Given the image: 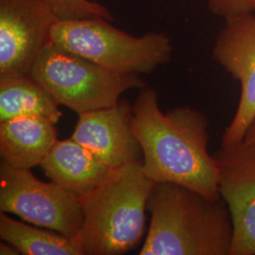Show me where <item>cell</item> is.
I'll return each instance as SVG.
<instances>
[{
	"label": "cell",
	"mask_w": 255,
	"mask_h": 255,
	"mask_svg": "<svg viewBox=\"0 0 255 255\" xmlns=\"http://www.w3.org/2000/svg\"><path fill=\"white\" fill-rule=\"evenodd\" d=\"M208 125L201 112L188 106L163 113L157 93L141 89L132 106V128L146 176L156 183H178L220 199L219 166L208 151Z\"/></svg>",
	"instance_id": "cell-1"
},
{
	"label": "cell",
	"mask_w": 255,
	"mask_h": 255,
	"mask_svg": "<svg viewBox=\"0 0 255 255\" xmlns=\"http://www.w3.org/2000/svg\"><path fill=\"white\" fill-rule=\"evenodd\" d=\"M150 224L140 255H230L228 205L190 187L157 182L147 201Z\"/></svg>",
	"instance_id": "cell-2"
},
{
	"label": "cell",
	"mask_w": 255,
	"mask_h": 255,
	"mask_svg": "<svg viewBox=\"0 0 255 255\" xmlns=\"http://www.w3.org/2000/svg\"><path fill=\"white\" fill-rule=\"evenodd\" d=\"M155 183L142 161L132 162L112 168L96 189L79 199L83 222L76 238L85 255H123L139 245Z\"/></svg>",
	"instance_id": "cell-3"
},
{
	"label": "cell",
	"mask_w": 255,
	"mask_h": 255,
	"mask_svg": "<svg viewBox=\"0 0 255 255\" xmlns=\"http://www.w3.org/2000/svg\"><path fill=\"white\" fill-rule=\"evenodd\" d=\"M102 17L58 20L50 42L122 75L149 74L170 62L172 44L163 32L134 36Z\"/></svg>",
	"instance_id": "cell-4"
},
{
	"label": "cell",
	"mask_w": 255,
	"mask_h": 255,
	"mask_svg": "<svg viewBox=\"0 0 255 255\" xmlns=\"http://www.w3.org/2000/svg\"><path fill=\"white\" fill-rule=\"evenodd\" d=\"M30 75L60 105L78 115L108 108L124 92L145 88V82L137 75L112 72L51 42L44 47Z\"/></svg>",
	"instance_id": "cell-5"
},
{
	"label": "cell",
	"mask_w": 255,
	"mask_h": 255,
	"mask_svg": "<svg viewBox=\"0 0 255 255\" xmlns=\"http://www.w3.org/2000/svg\"><path fill=\"white\" fill-rule=\"evenodd\" d=\"M0 211L72 238L83 222L79 198L55 182L38 180L30 169L4 161L0 164Z\"/></svg>",
	"instance_id": "cell-6"
},
{
	"label": "cell",
	"mask_w": 255,
	"mask_h": 255,
	"mask_svg": "<svg viewBox=\"0 0 255 255\" xmlns=\"http://www.w3.org/2000/svg\"><path fill=\"white\" fill-rule=\"evenodd\" d=\"M58 20L46 0H0V76L30 75Z\"/></svg>",
	"instance_id": "cell-7"
},
{
	"label": "cell",
	"mask_w": 255,
	"mask_h": 255,
	"mask_svg": "<svg viewBox=\"0 0 255 255\" xmlns=\"http://www.w3.org/2000/svg\"><path fill=\"white\" fill-rule=\"evenodd\" d=\"M213 57L240 83V99L235 116L222 136V146L243 141L255 119V16L225 22L219 31Z\"/></svg>",
	"instance_id": "cell-8"
},
{
	"label": "cell",
	"mask_w": 255,
	"mask_h": 255,
	"mask_svg": "<svg viewBox=\"0 0 255 255\" xmlns=\"http://www.w3.org/2000/svg\"><path fill=\"white\" fill-rule=\"evenodd\" d=\"M214 156L234 226L230 255H255V153L239 142L221 146Z\"/></svg>",
	"instance_id": "cell-9"
},
{
	"label": "cell",
	"mask_w": 255,
	"mask_h": 255,
	"mask_svg": "<svg viewBox=\"0 0 255 255\" xmlns=\"http://www.w3.org/2000/svg\"><path fill=\"white\" fill-rule=\"evenodd\" d=\"M71 138L110 168L143 159L142 147L132 128V107L127 101L80 114Z\"/></svg>",
	"instance_id": "cell-10"
},
{
	"label": "cell",
	"mask_w": 255,
	"mask_h": 255,
	"mask_svg": "<svg viewBox=\"0 0 255 255\" xmlns=\"http://www.w3.org/2000/svg\"><path fill=\"white\" fill-rule=\"evenodd\" d=\"M40 166L51 182L79 199L96 189L112 169L73 138L57 140Z\"/></svg>",
	"instance_id": "cell-11"
},
{
	"label": "cell",
	"mask_w": 255,
	"mask_h": 255,
	"mask_svg": "<svg viewBox=\"0 0 255 255\" xmlns=\"http://www.w3.org/2000/svg\"><path fill=\"white\" fill-rule=\"evenodd\" d=\"M50 119L25 116L0 121V155L14 167L30 169L40 165L57 141Z\"/></svg>",
	"instance_id": "cell-12"
},
{
	"label": "cell",
	"mask_w": 255,
	"mask_h": 255,
	"mask_svg": "<svg viewBox=\"0 0 255 255\" xmlns=\"http://www.w3.org/2000/svg\"><path fill=\"white\" fill-rule=\"evenodd\" d=\"M60 104L31 75L0 76V121L39 116L57 124L62 118Z\"/></svg>",
	"instance_id": "cell-13"
},
{
	"label": "cell",
	"mask_w": 255,
	"mask_h": 255,
	"mask_svg": "<svg viewBox=\"0 0 255 255\" xmlns=\"http://www.w3.org/2000/svg\"><path fill=\"white\" fill-rule=\"evenodd\" d=\"M37 228L0 214V237L13 244L21 255H85L77 238L49 229Z\"/></svg>",
	"instance_id": "cell-14"
},
{
	"label": "cell",
	"mask_w": 255,
	"mask_h": 255,
	"mask_svg": "<svg viewBox=\"0 0 255 255\" xmlns=\"http://www.w3.org/2000/svg\"><path fill=\"white\" fill-rule=\"evenodd\" d=\"M59 20L102 17L110 21L114 15L104 5L93 0H46Z\"/></svg>",
	"instance_id": "cell-15"
},
{
	"label": "cell",
	"mask_w": 255,
	"mask_h": 255,
	"mask_svg": "<svg viewBox=\"0 0 255 255\" xmlns=\"http://www.w3.org/2000/svg\"><path fill=\"white\" fill-rule=\"evenodd\" d=\"M210 9L225 22L255 16V0H206Z\"/></svg>",
	"instance_id": "cell-16"
},
{
	"label": "cell",
	"mask_w": 255,
	"mask_h": 255,
	"mask_svg": "<svg viewBox=\"0 0 255 255\" xmlns=\"http://www.w3.org/2000/svg\"><path fill=\"white\" fill-rule=\"evenodd\" d=\"M242 142L255 153V119L247 128L246 133Z\"/></svg>",
	"instance_id": "cell-17"
},
{
	"label": "cell",
	"mask_w": 255,
	"mask_h": 255,
	"mask_svg": "<svg viewBox=\"0 0 255 255\" xmlns=\"http://www.w3.org/2000/svg\"><path fill=\"white\" fill-rule=\"evenodd\" d=\"M0 255H21L19 252L18 249L14 246L13 244L7 242V241H2L0 243Z\"/></svg>",
	"instance_id": "cell-18"
}]
</instances>
